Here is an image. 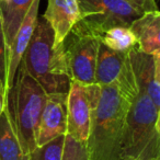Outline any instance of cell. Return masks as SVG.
Masks as SVG:
<instances>
[{"instance_id":"7a4b0ae2","label":"cell","mask_w":160,"mask_h":160,"mask_svg":"<svg viewBox=\"0 0 160 160\" xmlns=\"http://www.w3.org/2000/svg\"><path fill=\"white\" fill-rule=\"evenodd\" d=\"M20 66L42 86L46 93H68L71 81L62 44H54L53 31L43 17H38Z\"/></svg>"},{"instance_id":"e0dca14e","label":"cell","mask_w":160,"mask_h":160,"mask_svg":"<svg viewBox=\"0 0 160 160\" xmlns=\"http://www.w3.org/2000/svg\"><path fill=\"white\" fill-rule=\"evenodd\" d=\"M66 135H60L51 142L38 146L28 155L27 160H62Z\"/></svg>"},{"instance_id":"7c38bea8","label":"cell","mask_w":160,"mask_h":160,"mask_svg":"<svg viewBox=\"0 0 160 160\" xmlns=\"http://www.w3.org/2000/svg\"><path fill=\"white\" fill-rule=\"evenodd\" d=\"M43 18L54 34V44L62 43L68 33L81 19L77 0H48Z\"/></svg>"},{"instance_id":"2e32d148","label":"cell","mask_w":160,"mask_h":160,"mask_svg":"<svg viewBox=\"0 0 160 160\" xmlns=\"http://www.w3.org/2000/svg\"><path fill=\"white\" fill-rule=\"evenodd\" d=\"M101 44L116 52H128L137 46V41L127 27H113L97 35Z\"/></svg>"},{"instance_id":"d6986e66","label":"cell","mask_w":160,"mask_h":160,"mask_svg":"<svg viewBox=\"0 0 160 160\" xmlns=\"http://www.w3.org/2000/svg\"><path fill=\"white\" fill-rule=\"evenodd\" d=\"M0 82L7 83V47H6L1 16H0Z\"/></svg>"},{"instance_id":"9a60e30c","label":"cell","mask_w":160,"mask_h":160,"mask_svg":"<svg viewBox=\"0 0 160 160\" xmlns=\"http://www.w3.org/2000/svg\"><path fill=\"white\" fill-rule=\"evenodd\" d=\"M0 160H27L10 122L7 105L0 115Z\"/></svg>"},{"instance_id":"4fadbf2b","label":"cell","mask_w":160,"mask_h":160,"mask_svg":"<svg viewBox=\"0 0 160 160\" xmlns=\"http://www.w3.org/2000/svg\"><path fill=\"white\" fill-rule=\"evenodd\" d=\"M129 29L137 41V48L149 55L160 54V12H146L132 22Z\"/></svg>"},{"instance_id":"ffe728a7","label":"cell","mask_w":160,"mask_h":160,"mask_svg":"<svg viewBox=\"0 0 160 160\" xmlns=\"http://www.w3.org/2000/svg\"><path fill=\"white\" fill-rule=\"evenodd\" d=\"M133 6L137 7L139 10H142L144 13L152 11H159L156 0H126Z\"/></svg>"},{"instance_id":"9c48e42d","label":"cell","mask_w":160,"mask_h":160,"mask_svg":"<svg viewBox=\"0 0 160 160\" xmlns=\"http://www.w3.org/2000/svg\"><path fill=\"white\" fill-rule=\"evenodd\" d=\"M67 134V93H47L36 133V147Z\"/></svg>"},{"instance_id":"6da1fadb","label":"cell","mask_w":160,"mask_h":160,"mask_svg":"<svg viewBox=\"0 0 160 160\" xmlns=\"http://www.w3.org/2000/svg\"><path fill=\"white\" fill-rule=\"evenodd\" d=\"M131 101L115 87L100 86L92 113L87 148L89 160H122V142Z\"/></svg>"},{"instance_id":"52a82bcc","label":"cell","mask_w":160,"mask_h":160,"mask_svg":"<svg viewBox=\"0 0 160 160\" xmlns=\"http://www.w3.org/2000/svg\"><path fill=\"white\" fill-rule=\"evenodd\" d=\"M128 52L112 51L100 43L96 66V85L115 87L125 99L132 102L138 94V88Z\"/></svg>"},{"instance_id":"8992f818","label":"cell","mask_w":160,"mask_h":160,"mask_svg":"<svg viewBox=\"0 0 160 160\" xmlns=\"http://www.w3.org/2000/svg\"><path fill=\"white\" fill-rule=\"evenodd\" d=\"M80 9L79 23L97 38L113 27H127L144 14L126 0H77Z\"/></svg>"},{"instance_id":"44dd1931","label":"cell","mask_w":160,"mask_h":160,"mask_svg":"<svg viewBox=\"0 0 160 160\" xmlns=\"http://www.w3.org/2000/svg\"><path fill=\"white\" fill-rule=\"evenodd\" d=\"M7 98H8V92H7V88H6V83L0 82V115L2 114L3 110L6 109Z\"/></svg>"},{"instance_id":"ac0fdd59","label":"cell","mask_w":160,"mask_h":160,"mask_svg":"<svg viewBox=\"0 0 160 160\" xmlns=\"http://www.w3.org/2000/svg\"><path fill=\"white\" fill-rule=\"evenodd\" d=\"M62 160H89L86 145L76 142L66 134Z\"/></svg>"},{"instance_id":"ba28073f","label":"cell","mask_w":160,"mask_h":160,"mask_svg":"<svg viewBox=\"0 0 160 160\" xmlns=\"http://www.w3.org/2000/svg\"><path fill=\"white\" fill-rule=\"evenodd\" d=\"M100 86H83L71 81L67 93V135L86 145L92 113L99 98Z\"/></svg>"},{"instance_id":"277c9868","label":"cell","mask_w":160,"mask_h":160,"mask_svg":"<svg viewBox=\"0 0 160 160\" xmlns=\"http://www.w3.org/2000/svg\"><path fill=\"white\" fill-rule=\"evenodd\" d=\"M160 109L144 91L131 102L122 142V160H159Z\"/></svg>"},{"instance_id":"30bf717a","label":"cell","mask_w":160,"mask_h":160,"mask_svg":"<svg viewBox=\"0 0 160 160\" xmlns=\"http://www.w3.org/2000/svg\"><path fill=\"white\" fill-rule=\"evenodd\" d=\"M128 55L138 91H144L160 109V54H145L135 46Z\"/></svg>"},{"instance_id":"8fae6325","label":"cell","mask_w":160,"mask_h":160,"mask_svg":"<svg viewBox=\"0 0 160 160\" xmlns=\"http://www.w3.org/2000/svg\"><path fill=\"white\" fill-rule=\"evenodd\" d=\"M41 0H34L33 3L30 7L29 11L27 12L20 28L17 31L14 38L12 41L10 48L7 54V92L11 89L13 86L14 79H16L17 71L22 60L23 54L29 45L31 38L33 35L34 29H35L36 21L38 17V8H40Z\"/></svg>"},{"instance_id":"3957f363","label":"cell","mask_w":160,"mask_h":160,"mask_svg":"<svg viewBox=\"0 0 160 160\" xmlns=\"http://www.w3.org/2000/svg\"><path fill=\"white\" fill-rule=\"evenodd\" d=\"M47 93L40 83L19 66L8 92L7 111L24 156L36 148V133Z\"/></svg>"},{"instance_id":"5b68a950","label":"cell","mask_w":160,"mask_h":160,"mask_svg":"<svg viewBox=\"0 0 160 160\" xmlns=\"http://www.w3.org/2000/svg\"><path fill=\"white\" fill-rule=\"evenodd\" d=\"M62 44L70 81L83 86L96 85L98 38L78 22Z\"/></svg>"},{"instance_id":"5bb4252c","label":"cell","mask_w":160,"mask_h":160,"mask_svg":"<svg viewBox=\"0 0 160 160\" xmlns=\"http://www.w3.org/2000/svg\"><path fill=\"white\" fill-rule=\"evenodd\" d=\"M34 0H0V16L2 21L7 54L17 31Z\"/></svg>"}]
</instances>
